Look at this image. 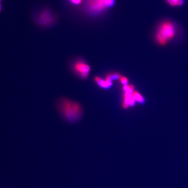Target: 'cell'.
Wrapping results in <instances>:
<instances>
[{
    "label": "cell",
    "instance_id": "1",
    "mask_svg": "<svg viewBox=\"0 0 188 188\" xmlns=\"http://www.w3.org/2000/svg\"><path fill=\"white\" fill-rule=\"evenodd\" d=\"M57 106L59 112L68 122H75L82 117V107L76 101L66 98H61L57 101Z\"/></svg>",
    "mask_w": 188,
    "mask_h": 188
},
{
    "label": "cell",
    "instance_id": "2",
    "mask_svg": "<svg viewBox=\"0 0 188 188\" xmlns=\"http://www.w3.org/2000/svg\"><path fill=\"white\" fill-rule=\"evenodd\" d=\"M177 31L175 23L170 20H164L156 29L155 35L156 41L160 46H165L175 37Z\"/></svg>",
    "mask_w": 188,
    "mask_h": 188
},
{
    "label": "cell",
    "instance_id": "3",
    "mask_svg": "<svg viewBox=\"0 0 188 188\" xmlns=\"http://www.w3.org/2000/svg\"><path fill=\"white\" fill-rule=\"evenodd\" d=\"M115 2V0H86L85 8L88 14L96 16L112 8Z\"/></svg>",
    "mask_w": 188,
    "mask_h": 188
},
{
    "label": "cell",
    "instance_id": "4",
    "mask_svg": "<svg viewBox=\"0 0 188 188\" xmlns=\"http://www.w3.org/2000/svg\"><path fill=\"white\" fill-rule=\"evenodd\" d=\"M73 68L75 73L82 79L87 78L91 69L87 63L81 60L75 61L73 64Z\"/></svg>",
    "mask_w": 188,
    "mask_h": 188
},
{
    "label": "cell",
    "instance_id": "5",
    "mask_svg": "<svg viewBox=\"0 0 188 188\" xmlns=\"http://www.w3.org/2000/svg\"><path fill=\"white\" fill-rule=\"evenodd\" d=\"M94 80H95V82L102 88L107 89V88H109L112 86V84H113L112 80H111L107 76H106L105 80L98 76L95 77Z\"/></svg>",
    "mask_w": 188,
    "mask_h": 188
},
{
    "label": "cell",
    "instance_id": "6",
    "mask_svg": "<svg viewBox=\"0 0 188 188\" xmlns=\"http://www.w3.org/2000/svg\"><path fill=\"white\" fill-rule=\"evenodd\" d=\"M38 20L39 24L42 25L47 26L51 24L52 22L51 14L47 11L42 12V13L39 15Z\"/></svg>",
    "mask_w": 188,
    "mask_h": 188
},
{
    "label": "cell",
    "instance_id": "7",
    "mask_svg": "<svg viewBox=\"0 0 188 188\" xmlns=\"http://www.w3.org/2000/svg\"><path fill=\"white\" fill-rule=\"evenodd\" d=\"M171 7H181L185 3V0H165Z\"/></svg>",
    "mask_w": 188,
    "mask_h": 188
},
{
    "label": "cell",
    "instance_id": "8",
    "mask_svg": "<svg viewBox=\"0 0 188 188\" xmlns=\"http://www.w3.org/2000/svg\"><path fill=\"white\" fill-rule=\"evenodd\" d=\"M132 96L133 97V98L135 99V101H138L140 103H143V102H144V98L137 91L134 90L132 94Z\"/></svg>",
    "mask_w": 188,
    "mask_h": 188
},
{
    "label": "cell",
    "instance_id": "9",
    "mask_svg": "<svg viewBox=\"0 0 188 188\" xmlns=\"http://www.w3.org/2000/svg\"><path fill=\"white\" fill-rule=\"evenodd\" d=\"M107 76L109 77L111 80H120L121 77V75L119 73H112L108 74Z\"/></svg>",
    "mask_w": 188,
    "mask_h": 188
},
{
    "label": "cell",
    "instance_id": "10",
    "mask_svg": "<svg viewBox=\"0 0 188 188\" xmlns=\"http://www.w3.org/2000/svg\"><path fill=\"white\" fill-rule=\"evenodd\" d=\"M69 1L74 5H79L83 2V0H69Z\"/></svg>",
    "mask_w": 188,
    "mask_h": 188
},
{
    "label": "cell",
    "instance_id": "11",
    "mask_svg": "<svg viewBox=\"0 0 188 188\" xmlns=\"http://www.w3.org/2000/svg\"><path fill=\"white\" fill-rule=\"evenodd\" d=\"M119 80H120L121 83L123 85H124V86L128 85L129 80H128V79L126 77L121 76V77L120 79Z\"/></svg>",
    "mask_w": 188,
    "mask_h": 188
},
{
    "label": "cell",
    "instance_id": "12",
    "mask_svg": "<svg viewBox=\"0 0 188 188\" xmlns=\"http://www.w3.org/2000/svg\"><path fill=\"white\" fill-rule=\"evenodd\" d=\"M1 10H2V5H1V4L0 3V13L1 12Z\"/></svg>",
    "mask_w": 188,
    "mask_h": 188
},
{
    "label": "cell",
    "instance_id": "13",
    "mask_svg": "<svg viewBox=\"0 0 188 188\" xmlns=\"http://www.w3.org/2000/svg\"><path fill=\"white\" fill-rule=\"evenodd\" d=\"M1 1H2V0H0V2H1Z\"/></svg>",
    "mask_w": 188,
    "mask_h": 188
}]
</instances>
